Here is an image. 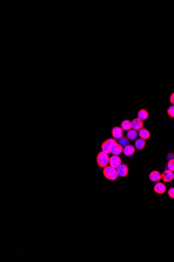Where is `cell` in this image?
I'll return each mask as SVG.
<instances>
[{"instance_id":"cell-1","label":"cell","mask_w":174,"mask_h":262,"mask_svg":"<svg viewBox=\"0 0 174 262\" xmlns=\"http://www.w3.org/2000/svg\"><path fill=\"white\" fill-rule=\"evenodd\" d=\"M103 169V173L106 179L110 181H115L117 179L118 175L116 169L111 167L110 165L106 166Z\"/></svg>"},{"instance_id":"cell-2","label":"cell","mask_w":174,"mask_h":262,"mask_svg":"<svg viewBox=\"0 0 174 262\" xmlns=\"http://www.w3.org/2000/svg\"><path fill=\"white\" fill-rule=\"evenodd\" d=\"M109 159L110 158L108 157V154L103 151L100 152L97 157V165L99 167L104 168L108 165Z\"/></svg>"},{"instance_id":"cell-3","label":"cell","mask_w":174,"mask_h":262,"mask_svg":"<svg viewBox=\"0 0 174 262\" xmlns=\"http://www.w3.org/2000/svg\"><path fill=\"white\" fill-rule=\"evenodd\" d=\"M116 142H117V141L115 139L110 138L106 140L105 141H104L102 144L101 148L102 151L105 152L107 154H110V148Z\"/></svg>"},{"instance_id":"cell-4","label":"cell","mask_w":174,"mask_h":262,"mask_svg":"<svg viewBox=\"0 0 174 262\" xmlns=\"http://www.w3.org/2000/svg\"><path fill=\"white\" fill-rule=\"evenodd\" d=\"M174 179V172L170 170H166L161 174V179L166 183H169Z\"/></svg>"},{"instance_id":"cell-5","label":"cell","mask_w":174,"mask_h":262,"mask_svg":"<svg viewBox=\"0 0 174 262\" xmlns=\"http://www.w3.org/2000/svg\"><path fill=\"white\" fill-rule=\"evenodd\" d=\"M108 164L111 167L116 169L121 164V159L118 155H114L110 158Z\"/></svg>"},{"instance_id":"cell-6","label":"cell","mask_w":174,"mask_h":262,"mask_svg":"<svg viewBox=\"0 0 174 262\" xmlns=\"http://www.w3.org/2000/svg\"><path fill=\"white\" fill-rule=\"evenodd\" d=\"M117 170V173L118 176L124 177L127 176L129 172V169L127 165L125 164H121L116 169Z\"/></svg>"},{"instance_id":"cell-7","label":"cell","mask_w":174,"mask_h":262,"mask_svg":"<svg viewBox=\"0 0 174 262\" xmlns=\"http://www.w3.org/2000/svg\"><path fill=\"white\" fill-rule=\"evenodd\" d=\"M131 122V127L133 129L136 131H139L142 128H143V120L139 119V118H134Z\"/></svg>"},{"instance_id":"cell-8","label":"cell","mask_w":174,"mask_h":262,"mask_svg":"<svg viewBox=\"0 0 174 262\" xmlns=\"http://www.w3.org/2000/svg\"><path fill=\"white\" fill-rule=\"evenodd\" d=\"M123 130L120 127L116 126L112 130V135L115 139H119L123 136Z\"/></svg>"},{"instance_id":"cell-9","label":"cell","mask_w":174,"mask_h":262,"mask_svg":"<svg viewBox=\"0 0 174 262\" xmlns=\"http://www.w3.org/2000/svg\"><path fill=\"white\" fill-rule=\"evenodd\" d=\"M123 148L118 142L114 143L110 149V153H112L115 155H118L123 152Z\"/></svg>"},{"instance_id":"cell-10","label":"cell","mask_w":174,"mask_h":262,"mask_svg":"<svg viewBox=\"0 0 174 262\" xmlns=\"http://www.w3.org/2000/svg\"><path fill=\"white\" fill-rule=\"evenodd\" d=\"M136 151L135 148L133 145H127L125 146V147L123 148V154L125 155L126 156L130 157L131 156L134 154V152Z\"/></svg>"},{"instance_id":"cell-11","label":"cell","mask_w":174,"mask_h":262,"mask_svg":"<svg viewBox=\"0 0 174 262\" xmlns=\"http://www.w3.org/2000/svg\"><path fill=\"white\" fill-rule=\"evenodd\" d=\"M154 192L157 193V194L161 195L165 193L166 191V187L165 185L163 183L158 182L154 186Z\"/></svg>"},{"instance_id":"cell-12","label":"cell","mask_w":174,"mask_h":262,"mask_svg":"<svg viewBox=\"0 0 174 262\" xmlns=\"http://www.w3.org/2000/svg\"><path fill=\"white\" fill-rule=\"evenodd\" d=\"M149 179L153 182H157L161 180V174L157 171H153L149 174Z\"/></svg>"},{"instance_id":"cell-13","label":"cell","mask_w":174,"mask_h":262,"mask_svg":"<svg viewBox=\"0 0 174 262\" xmlns=\"http://www.w3.org/2000/svg\"><path fill=\"white\" fill-rule=\"evenodd\" d=\"M138 135L141 139H143V140H147V139H149L150 137V132L148 129H147L146 128H142L141 129L139 130Z\"/></svg>"},{"instance_id":"cell-14","label":"cell","mask_w":174,"mask_h":262,"mask_svg":"<svg viewBox=\"0 0 174 262\" xmlns=\"http://www.w3.org/2000/svg\"><path fill=\"white\" fill-rule=\"evenodd\" d=\"M149 116V114L147 110L145 109H141L138 112V118L142 120H145L148 118Z\"/></svg>"},{"instance_id":"cell-15","label":"cell","mask_w":174,"mask_h":262,"mask_svg":"<svg viewBox=\"0 0 174 262\" xmlns=\"http://www.w3.org/2000/svg\"><path fill=\"white\" fill-rule=\"evenodd\" d=\"M146 140L141 139V138L137 139L135 142V147L137 148L138 150H143L144 147H146Z\"/></svg>"},{"instance_id":"cell-16","label":"cell","mask_w":174,"mask_h":262,"mask_svg":"<svg viewBox=\"0 0 174 262\" xmlns=\"http://www.w3.org/2000/svg\"><path fill=\"white\" fill-rule=\"evenodd\" d=\"M138 136V133L137 132V131L134 129H130L129 130L127 134V137L128 140H131L136 139Z\"/></svg>"},{"instance_id":"cell-17","label":"cell","mask_w":174,"mask_h":262,"mask_svg":"<svg viewBox=\"0 0 174 262\" xmlns=\"http://www.w3.org/2000/svg\"><path fill=\"white\" fill-rule=\"evenodd\" d=\"M121 128L123 130L129 131L132 129L131 127V122L129 120H123L121 124Z\"/></svg>"},{"instance_id":"cell-18","label":"cell","mask_w":174,"mask_h":262,"mask_svg":"<svg viewBox=\"0 0 174 262\" xmlns=\"http://www.w3.org/2000/svg\"><path fill=\"white\" fill-rule=\"evenodd\" d=\"M118 143H119V145H121L122 147H123V146H124V147H125L126 145H128V143H129V140H128V138H126V137H124L123 136V137L121 138L120 139H119Z\"/></svg>"},{"instance_id":"cell-19","label":"cell","mask_w":174,"mask_h":262,"mask_svg":"<svg viewBox=\"0 0 174 262\" xmlns=\"http://www.w3.org/2000/svg\"><path fill=\"white\" fill-rule=\"evenodd\" d=\"M167 112H168V116H169L170 117H172V118H174V106L173 105H171V106H169V107L168 108Z\"/></svg>"},{"instance_id":"cell-20","label":"cell","mask_w":174,"mask_h":262,"mask_svg":"<svg viewBox=\"0 0 174 262\" xmlns=\"http://www.w3.org/2000/svg\"><path fill=\"white\" fill-rule=\"evenodd\" d=\"M168 167L169 169V170L172 171L173 172H174V159H172L169 161L168 162Z\"/></svg>"},{"instance_id":"cell-21","label":"cell","mask_w":174,"mask_h":262,"mask_svg":"<svg viewBox=\"0 0 174 262\" xmlns=\"http://www.w3.org/2000/svg\"><path fill=\"white\" fill-rule=\"evenodd\" d=\"M168 195L170 196V198L174 199V187H172L171 188H170V190L168 191Z\"/></svg>"},{"instance_id":"cell-22","label":"cell","mask_w":174,"mask_h":262,"mask_svg":"<svg viewBox=\"0 0 174 262\" xmlns=\"http://www.w3.org/2000/svg\"><path fill=\"white\" fill-rule=\"evenodd\" d=\"M170 103H172V104H174V93H173L172 94V95H170Z\"/></svg>"}]
</instances>
